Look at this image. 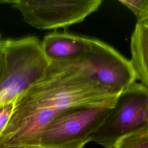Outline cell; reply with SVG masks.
<instances>
[{"mask_svg":"<svg viewBox=\"0 0 148 148\" xmlns=\"http://www.w3.org/2000/svg\"><path fill=\"white\" fill-rule=\"evenodd\" d=\"M118 95L72 61L49 62L44 75L14 101L10 118L43 130L66 111L113 104Z\"/></svg>","mask_w":148,"mask_h":148,"instance_id":"cell-1","label":"cell"},{"mask_svg":"<svg viewBox=\"0 0 148 148\" xmlns=\"http://www.w3.org/2000/svg\"><path fill=\"white\" fill-rule=\"evenodd\" d=\"M0 76V106L14 102L46 72L49 62L35 36L5 39Z\"/></svg>","mask_w":148,"mask_h":148,"instance_id":"cell-2","label":"cell"},{"mask_svg":"<svg viewBox=\"0 0 148 148\" xmlns=\"http://www.w3.org/2000/svg\"><path fill=\"white\" fill-rule=\"evenodd\" d=\"M148 126V88L134 83L116 99L101 127L91 136V142L112 148L123 136Z\"/></svg>","mask_w":148,"mask_h":148,"instance_id":"cell-3","label":"cell"},{"mask_svg":"<svg viewBox=\"0 0 148 148\" xmlns=\"http://www.w3.org/2000/svg\"><path fill=\"white\" fill-rule=\"evenodd\" d=\"M114 104L73 109L61 113L43 130L39 146L83 148L103 124Z\"/></svg>","mask_w":148,"mask_h":148,"instance_id":"cell-4","label":"cell"},{"mask_svg":"<svg viewBox=\"0 0 148 148\" xmlns=\"http://www.w3.org/2000/svg\"><path fill=\"white\" fill-rule=\"evenodd\" d=\"M102 3V0H12L9 5L20 13L28 25L48 30L82 22Z\"/></svg>","mask_w":148,"mask_h":148,"instance_id":"cell-5","label":"cell"},{"mask_svg":"<svg viewBox=\"0 0 148 148\" xmlns=\"http://www.w3.org/2000/svg\"><path fill=\"white\" fill-rule=\"evenodd\" d=\"M71 61L93 80L116 95L135 82L130 60L110 45L97 39L91 38L88 49Z\"/></svg>","mask_w":148,"mask_h":148,"instance_id":"cell-6","label":"cell"},{"mask_svg":"<svg viewBox=\"0 0 148 148\" xmlns=\"http://www.w3.org/2000/svg\"><path fill=\"white\" fill-rule=\"evenodd\" d=\"M91 38L54 31L44 36L40 42L42 52L49 62L75 60L88 48Z\"/></svg>","mask_w":148,"mask_h":148,"instance_id":"cell-7","label":"cell"},{"mask_svg":"<svg viewBox=\"0 0 148 148\" xmlns=\"http://www.w3.org/2000/svg\"><path fill=\"white\" fill-rule=\"evenodd\" d=\"M130 60L136 79L148 88V18L137 22L130 42Z\"/></svg>","mask_w":148,"mask_h":148,"instance_id":"cell-8","label":"cell"},{"mask_svg":"<svg viewBox=\"0 0 148 148\" xmlns=\"http://www.w3.org/2000/svg\"><path fill=\"white\" fill-rule=\"evenodd\" d=\"M112 148H148V126L123 136Z\"/></svg>","mask_w":148,"mask_h":148,"instance_id":"cell-9","label":"cell"},{"mask_svg":"<svg viewBox=\"0 0 148 148\" xmlns=\"http://www.w3.org/2000/svg\"><path fill=\"white\" fill-rule=\"evenodd\" d=\"M119 2L134 13L137 22L148 18V0H120Z\"/></svg>","mask_w":148,"mask_h":148,"instance_id":"cell-10","label":"cell"},{"mask_svg":"<svg viewBox=\"0 0 148 148\" xmlns=\"http://www.w3.org/2000/svg\"><path fill=\"white\" fill-rule=\"evenodd\" d=\"M14 102L0 106V135L6 127L14 110Z\"/></svg>","mask_w":148,"mask_h":148,"instance_id":"cell-11","label":"cell"},{"mask_svg":"<svg viewBox=\"0 0 148 148\" xmlns=\"http://www.w3.org/2000/svg\"><path fill=\"white\" fill-rule=\"evenodd\" d=\"M5 39L0 34V76L1 75L4 65V52L3 46Z\"/></svg>","mask_w":148,"mask_h":148,"instance_id":"cell-12","label":"cell"},{"mask_svg":"<svg viewBox=\"0 0 148 148\" xmlns=\"http://www.w3.org/2000/svg\"><path fill=\"white\" fill-rule=\"evenodd\" d=\"M10 1L9 0H0V4L1 3H5V4H9Z\"/></svg>","mask_w":148,"mask_h":148,"instance_id":"cell-13","label":"cell"},{"mask_svg":"<svg viewBox=\"0 0 148 148\" xmlns=\"http://www.w3.org/2000/svg\"><path fill=\"white\" fill-rule=\"evenodd\" d=\"M20 148H45V147H42L40 146H29V147H20Z\"/></svg>","mask_w":148,"mask_h":148,"instance_id":"cell-14","label":"cell"}]
</instances>
